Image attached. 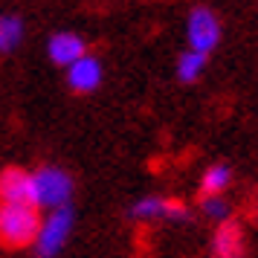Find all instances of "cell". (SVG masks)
<instances>
[{
  "label": "cell",
  "mask_w": 258,
  "mask_h": 258,
  "mask_svg": "<svg viewBox=\"0 0 258 258\" xmlns=\"http://www.w3.org/2000/svg\"><path fill=\"white\" fill-rule=\"evenodd\" d=\"M41 229V215L32 203H6L0 200V246L24 249L35 244Z\"/></svg>",
  "instance_id": "6da1fadb"
},
{
  "label": "cell",
  "mask_w": 258,
  "mask_h": 258,
  "mask_svg": "<svg viewBox=\"0 0 258 258\" xmlns=\"http://www.w3.org/2000/svg\"><path fill=\"white\" fill-rule=\"evenodd\" d=\"M70 226H73V212L67 206H55L47 221H41V229H38L35 238L38 255H55L64 246L67 235H70Z\"/></svg>",
  "instance_id": "7a4b0ae2"
},
{
  "label": "cell",
  "mask_w": 258,
  "mask_h": 258,
  "mask_svg": "<svg viewBox=\"0 0 258 258\" xmlns=\"http://www.w3.org/2000/svg\"><path fill=\"white\" fill-rule=\"evenodd\" d=\"M35 195H38V206H47V209H55V206H67L73 195V180L61 168H41L35 171Z\"/></svg>",
  "instance_id": "3957f363"
},
{
  "label": "cell",
  "mask_w": 258,
  "mask_h": 258,
  "mask_svg": "<svg viewBox=\"0 0 258 258\" xmlns=\"http://www.w3.org/2000/svg\"><path fill=\"white\" fill-rule=\"evenodd\" d=\"M186 35H188V47L209 55L212 49L218 47V41H221V24H218L215 12L212 9H203V6L195 9V12L188 15Z\"/></svg>",
  "instance_id": "277c9868"
},
{
  "label": "cell",
  "mask_w": 258,
  "mask_h": 258,
  "mask_svg": "<svg viewBox=\"0 0 258 258\" xmlns=\"http://www.w3.org/2000/svg\"><path fill=\"white\" fill-rule=\"evenodd\" d=\"M0 200L6 203H32L38 206L35 177L24 168H3L0 171Z\"/></svg>",
  "instance_id": "5b68a950"
},
{
  "label": "cell",
  "mask_w": 258,
  "mask_h": 258,
  "mask_svg": "<svg viewBox=\"0 0 258 258\" xmlns=\"http://www.w3.org/2000/svg\"><path fill=\"white\" fill-rule=\"evenodd\" d=\"M67 82H70V87L76 93H90V90H96L99 82H102V64H99V58L84 52L82 58H76L73 64H67Z\"/></svg>",
  "instance_id": "8992f818"
},
{
  "label": "cell",
  "mask_w": 258,
  "mask_h": 258,
  "mask_svg": "<svg viewBox=\"0 0 258 258\" xmlns=\"http://www.w3.org/2000/svg\"><path fill=\"white\" fill-rule=\"evenodd\" d=\"M212 252L218 258H238L244 255V229L235 221H223L212 235Z\"/></svg>",
  "instance_id": "52a82bcc"
},
{
  "label": "cell",
  "mask_w": 258,
  "mask_h": 258,
  "mask_svg": "<svg viewBox=\"0 0 258 258\" xmlns=\"http://www.w3.org/2000/svg\"><path fill=\"white\" fill-rule=\"evenodd\" d=\"M84 55V41L73 32H58V35L49 38V58L55 61L58 67H67L76 58Z\"/></svg>",
  "instance_id": "ba28073f"
},
{
  "label": "cell",
  "mask_w": 258,
  "mask_h": 258,
  "mask_svg": "<svg viewBox=\"0 0 258 258\" xmlns=\"http://www.w3.org/2000/svg\"><path fill=\"white\" fill-rule=\"evenodd\" d=\"M229 180H232V171L226 165H212V168H206V174L200 180V198L223 195L229 188Z\"/></svg>",
  "instance_id": "9c48e42d"
},
{
  "label": "cell",
  "mask_w": 258,
  "mask_h": 258,
  "mask_svg": "<svg viewBox=\"0 0 258 258\" xmlns=\"http://www.w3.org/2000/svg\"><path fill=\"white\" fill-rule=\"evenodd\" d=\"M206 52H200V49H191L188 47L183 55H180V61H177V79L180 82H195L200 73L206 70Z\"/></svg>",
  "instance_id": "30bf717a"
},
{
  "label": "cell",
  "mask_w": 258,
  "mask_h": 258,
  "mask_svg": "<svg viewBox=\"0 0 258 258\" xmlns=\"http://www.w3.org/2000/svg\"><path fill=\"white\" fill-rule=\"evenodd\" d=\"M24 38V21L15 18V15H3L0 18V55L12 52Z\"/></svg>",
  "instance_id": "8fae6325"
},
{
  "label": "cell",
  "mask_w": 258,
  "mask_h": 258,
  "mask_svg": "<svg viewBox=\"0 0 258 258\" xmlns=\"http://www.w3.org/2000/svg\"><path fill=\"white\" fill-rule=\"evenodd\" d=\"M131 215H134V218H140V221H145V218H163V198H145V200H140V203L131 209Z\"/></svg>",
  "instance_id": "7c38bea8"
},
{
  "label": "cell",
  "mask_w": 258,
  "mask_h": 258,
  "mask_svg": "<svg viewBox=\"0 0 258 258\" xmlns=\"http://www.w3.org/2000/svg\"><path fill=\"white\" fill-rule=\"evenodd\" d=\"M200 209L206 212L209 218H226L229 206L221 200V195H212V198H200Z\"/></svg>",
  "instance_id": "4fadbf2b"
},
{
  "label": "cell",
  "mask_w": 258,
  "mask_h": 258,
  "mask_svg": "<svg viewBox=\"0 0 258 258\" xmlns=\"http://www.w3.org/2000/svg\"><path fill=\"white\" fill-rule=\"evenodd\" d=\"M163 218L183 221V218H188V209L180 203V200H163Z\"/></svg>",
  "instance_id": "5bb4252c"
}]
</instances>
